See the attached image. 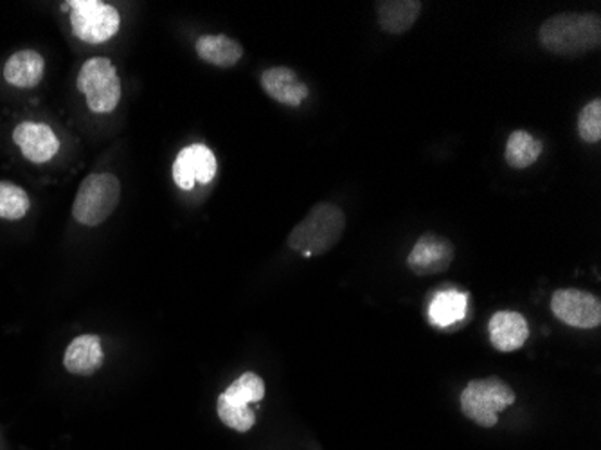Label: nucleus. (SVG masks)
Returning a JSON list of instances; mask_svg holds the SVG:
<instances>
[{"label":"nucleus","mask_w":601,"mask_h":450,"mask_svg":"<svg viewBox=\"0 0 601 450\" xmlns=\"http://www.w3.org/2000/svg\"><path fill=\"white\" fill-rule=\"evenodd\" d=\"M538 42L548 53L575 59L600 48L601 18L597 13H559L538 29Z\"/></svg>","instance_id":"nucleus-1"},{"label":"nucleus","mask_w":601,"mask_h":450,"mask_svg":"<svg viewBox=\"0 0 601 450\" xmlns=\"http://www.w3.org/2000/svg\"><path fill=\"white\" fill-rule=\"evenodd\" d=\"M346 229V215L337 204L319 202L311 207L296 228L289 234L286 244L292 250L310 256L327 255L343 239Z\"/></svg>","instance_id":"nucleus-2"},{"label":"nucleus","mask_w":601,"mask_h":450,"mask_svg":"<svg viewBox=\"0 0 601 450\" xmlns=\"http://www.w3.org/2000/svg\"><path fill=\"white\" fill-rule=\"evenodd\" d=\"M515 400V391L499 376L474 378L459 395L461 413L483 429L496 427L499 413L513 406Z\"/></svg>","instance_id":"nucleus-3"},{"label":"nucleus","mask_w":601,"mask_h":450,"mask_svg":"<svg viewBox=\"0 0 601 450\" xmlns=\"http://www.w3.org/2000/svg\"><path fill=\"white\" fill-rule=\"evenodd\" d=\"M122 198V184L112 173H90L79 184L73 204V217L87 228H95L105 222L116 211Z\"/></svg>","instance_id":"nucleus-4"},{"label":"nucleus","mask_w":601,"mask_h":450,"mask_svg":"<svg viewBox=\"0 0 601 450\" xmlns=\"http://www.w3.org/2000/svg\"><path fill=\"white\" fill-rule=\"evenodd\" d=\"M76 83L90 111L95 114H111L122 101V80L117 69L103 56L87 60L79 69Z\"/></svg>","instance_id":"nucleus-5"},{"label":"nucleus","mask_w":601,"mask_h":450,"mask_svg":"<svg viewBox=\"0 0 601 450\" xmlns=\"http://www.w3.org/2000/svg\"><path fill=\"white\" fill-rule=\"evenodd\" d=\"M71 5V27L79 40L103 43L111 40L122 24L119 11L100 0H75Z\"/></svg>","instance_id":"nucleus-6"},{"label":"nucleus","mask_w":601,"mask_h":450,"mask_svg":"<svg viewBox=\"0 0 601 450\" xmlns=\"http://www.w3.org/2000/svg\"><path fill=\"white\" fill-rule=\"evenodd\" d=\"M551 312L560 323L573 329H597L601 323L600 297L578 288H562L551 297Z\"/></svg>","instance_id":"nucleus-7"},{"label":"nucleus","mask_w":601,"mask_h":450,"mask_svg":"<svg viewBox=\"0 0 601 450\" xmlns=\"http://www.w3.org/2000/svg\"><path fill=\"white\" fill-rule=\"evenodd\" d=\"M217 157L212 150L204 144H191L180 150L171 176L180 190L190 191L195 188V182L209 184L217 176Z\"/></svg>","instance_id":"nucleus-8"},{"label":"nucleus","mask_w":601,"mask_h":450,"mask_svg":"<svg viewBox=\"0 0 601 450\" xmlns=\"http://www.w3.org/2000/svg\"><path fill=\"white\" fill-rule=\"evenodd\" d=\"M456 249L449 239L436 233H425L418 239L407 256V267L417 275H434L447 272L452 266Z\"/></svg>","instance_id":"nucleus-9"},{"label":"nucleus","mask_w":601,"mask_h":450,"mask_svg":"<svg viewBox=\"0 0 601 450\" xmlns=\"http://www.w3.org/2000/svg\"><path fill=\"white\" fill-rule=\"evenodd\" d=\"M13 141L22 150V155L35 165L49 163L60 150L59 136L43 123H21L13 130Z\"/></svg>","instance_id":"nucleus-10"},{"label":"nucleus","mask_w":601,"mask_h":450,"mask_svg":"<svg viewBox=\"0 0 601 450\" xmlns=\"http://www.w3.org/2000/svg\"><path fill=\"white\" fill-rule=\"evenodd\" d=\"M490 343L501 353H512L526 345L529 337V326L523 313L513 310H501L491 316L488 321Z\"/></svg>","instance_id":"nucleus-11"},{"label":"nucleus","mask_w":601,"mask_h":450,"mask_svg":"<svg viewBox=\"0 0 601 450\" xmlns=\"http://www.w3.org/2000/svg\"><path fill=\"white\" fill-rule=\"evenodd\" d=\"M261 87L281 105L299 106L308 98V87L289 67H272L261 75Z\"/></svg>","instance_id":"nucleus-12"},{"label":"nucleus","mask_w":601,"mask_h":450,"mask_svg":"<svg viewBox=\"0 0 601 450\" xmlns=\"http://www.w3.org/2000/svg\"><path fill=\"white\" fill-rule=\"evenodd\" d=\"M103 346L98 335H79L65 350V370L73 375L90 376L103 365Z\"/></svg>","instance_id":"nucleus-13"},{"label":"nucleus","mask_w":601,"mask_h":450,"mask_svg":"<svg viewBox=\"0 0 601 450\" xmlns=\"http://www.w3.org/2000/svg\"><path fill=\"white\" fill-rule=\"evenodd\" d=\"M43 73H46V62L42 54L31 49L11 54L4 65V80L18 89L37 87L42 81Z\"/></svg>","instance_id":"nucleus-14"},{"label":"nucleus","mask_w":601,"mask_h":450,"mask_svg":"<svg viewBox=\"0 0 601 450\" xmlns=\"http://www.w3.org/2000/svg\"><path fill=\"white\" fill-rule=\"evenodd\" d=\"M376 5L380 27L391 35L409 31L423 8L420 0H384Z\"/></svg>","instance_id":"nucleus-15"},{"label":"nucleus","mask_w":601,"mask_h":450,"mask_svg":"<svg viewBox=\"0 0 601 450\" xmlns=\"http://www.w3.org/2000/svg\"><path fill=\"white\" fill-rule=\"evenodd\" d=\"M196 54L199 59L217 67H232L243 56L242 43L227 35H204L196 40Z\"/></svg>","instance_id":"nucleus-16"},{"label":"nucleus","mask_w":601,"mask_h":450,"mask_svg":"<svg viewBox=\"0 0 601 450\" xmlns=\"http://www.w3.org/2000/svg\"><path fill=\"white\" fill-rule=\"evenodd\" d=\"M466 307H469V297L463 292H438L429 305V318H431V323L436 324L439 329H447V326L463 321Z\"/></svg>","instance_id":"nucleus-17"},{"label":"nucleus","mask_w":601,"mask_h":450,"mask_svg":"<svg viewBox=\"0 0 601 450\" xmlns=\"http://www.w3.org/2000/svg\"><path fill=\"white\" fill-rule=\"evenodd\" d=\"M265 397V382L261 376L253 371L243 373L238 381L232 382L226 391L218 397V402L226 403L229 408L251 409V403H258Z\"/></svg>","instance_id":"nucleus-18"},{"label":"nucleus","mask_w":601,"mask_h":450,"mask_svg":"<svg viewBox=\"0 0 601 450\" xmlns=\"http://www.w3.org/2000/svg\"><path fill=\"white\" fill-rule=\"evenodd\" d=\"M542 141L533 138L526 130H515L508 138L507 150H504V159L513 170H526L529 166L537 163L542 154Z\"/></svg>","instance_id":"nucleus-19"},{"label":"nucleus","mask_w":601,"mask_h":450,"mask_svg":"<svg viewBox=\"0 0 601 450\" xmlns=\"http://www.w3.org/2000/svg\"><path fill=\"white\" fill-rule=\"evenodd\" d=\"M31 207V201L21 185L13 182H0V218L4 220H21L26 217Z\"/></svg>","instance_id":"nucleus-20"},{"label":"nucleus","mask_w":601,"mask_h":450,"mask_svg":"<svg viewBox=\"0 0 601 450\" xmlns=\"http://www.w3.org/2000/svg\"><path fill=\"white\" fill-rule=\"evenodd\" d=\"M578 136L581 141L589 144H597L601 141V100H592L581 108L578 116Z\"/></svg>","instance_id":"nucleus-21"},{"label":"nucleus","mask_w":601,"mask_h":450,"mask_svg":"<svg viewBox=\"0 0 601 450\" xmlns=\"http://www.w3.org/2000/svg\"><path fill=\"white\" fill-rule=\"evenodd\" d=\"M217 413L229 429L238 433H247L256 424V414L253 409L229 408L226 403L217 402Z\"/></svg>","instance_id":"nucleus-22"}]
</instances>
